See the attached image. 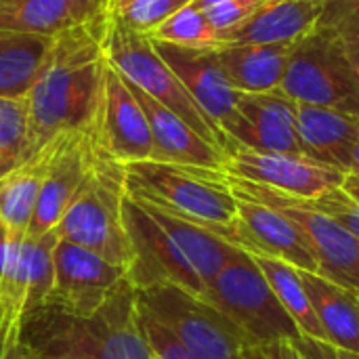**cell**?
Segmentation results:
<instances>
[{"label":"cell","instance_id":"cell-3","mask_svg":"<svg viewBox=\"0 0 359 359\" xmlns=\"http://www.w3.org/2000/svg\"><path fill=\"white\" fill-rule=\"evenodd\" d=\"M23 347H61L86 359H154L137 318V292L124 286L93 318L42 309L23 324Z\"/></svg>","mask_w":359,"mask_h":359},{"label":"cell","instance_id":"cell-7","mask_svg":"<svg viewBox=\"0 0 359 359\" xmlns=\"http://www.w3.org/2000/svg\"><path fill=\"white\" fill-rule=\"evenodd\" d=\"M292 101L339 109L359 118V76L339 36L316 25L290 55L282 86Z\"/></svg>","mask_w":359,"mask_h":359},{"label":"cell","instance_id":"cell-2","mask_svg":"<svg viewBox=\"0 0 359 359\" xmlns=\"http://www.w3.org/2000/svg\"><path fill=\"white\" fill-rule=\"evenodd\" d=\"M126 196L210 229L236 246L238 200L223 170L143 160L124 164Z\"/></svg>","mask_w":359,"mask_h":359},{"label":"cell","instance_id":"cell-11","mask_svg":"<svg viewBox=\"0 0 359 359\" xmlns=\"http://www.w3.org/2000/svg\"><path fill=\"white\" fill-rule=\"evenodd\" d=\"M122 215L130 242V263L126 267L128 284L137 292L170 284L200 297L204 282L143 204L126 196Z\"/></svg>","mask_w":359,"mask_h":359},{"label":"cell","instance_id":"cell-41","mask_svg":"<svg viewBox=\"0 0 359 359\" xmlns=\"http://www.w3.org/2000/svg\"><path fill=\"white\" fill-rule=\"evenodd\" d=\"M349 172L359 175V141L358 145H355V149H353V158H351V168H349Z\"/></svg>","mask_w":359,"mask_h":359},{"label":"cell","instance_id":"cell-37","mask_svg":"<svg viewBox=\"0 0 359 359\" xmlns=\"http://www.w3.org/2000/svg\"><path fill=\"white\" fill-rule=\"evenodd\" d=\"M263 349L269 359H303L301 353L297 351L294 343H290V341H282V343H276V345H269Z\"/></svg>","mask_w":359,"mask_h":359},{"label":"cell","instance_id":"cell-12","mask_svg":"<svg viewBox=\"0 0 359 359\" xmlns=\"http://www.w3.org/2000/svg\"><path fill=\"white\" fill-rule=\"evenodd\" d=\"M225 175L259 183L288 196L316 200L343 187L347 172L322 164L309 156L257 151L229 141L225 149Z\"/></svg>","mask_w":359,"mask_h":359},{"label":"cell","instance_id":"cell-31","mask_svg":"<svg viewBox=\"0 0 359 359\" xmlns=\"http://www.w3.org/2000/svg\"><path fill=\"white\" fill-rule=\"evenodd\" d=\"M194 2L204 13L212 29L223 38L227 32L238 27L269 0H194Z\"/></svg>","mask_w":359,"mask_h":359},{"label":"cell","instance_id":"cell-19","mask_svg":"<svg viewBox=\"0 0 359 359\" xmlns=\"http://www.w3.org/2000/svg\"><path fill=\"white\" fill-rule=\"evenodd\" d=\"M326 0H269L227 32L221 44H294L320 21Z\"/></svg>","mask_w":359,"mask_h":359},{"label":"cell","instance_id":"cell-29","mask_svg":"<svg viewBox=\"0 0 359 359\" xmlns=\"http://www.w3.org/2000/svg\"><path fill=\"white\" fill-rule=\"evenodd\" d=\"M27 147V99L0 97V177L23 164Z\"/></svg>","mask_w":359,"mask_h":359},{"label":"cell","instance_id":"cell-6","mask_svg":"<svg viewBox=\"0 0 359 359\" xmlns=\"http://www.w3.org/2000/svg\"><path fill=\"white\" fill-rule=\"evenodd\" d=\"M105 53L114 69L128 84L137 86L139 90H143L145 95L175 111L208 143L217 145L223 151L227 149L229 141L225 139V135L206 118V114L191 99L183 82L177 78V74L156 53L149 36L137 34L109 19Z\"/></svg>","mask_w":359,"mask_h":359},{"label":"cell","instance_id":"cell-24","mask_svg":"<svg viewBox=\"0 0 359 359\" xmlns=\"http://www.w3.org/2000/svg\"><path fill=\"white\" fill-rule=\"evenodd\" d=\"M143 204V202H139ZM143 208L162 225V229L170 236V240L179 246L183 257L189 261V265L196 269L204 286L215 280V276L238 255V246L225 242L217 233H212L206 227H200L191 221H185L181 217H175L166 210H160L156 206L143 204Z\"/></svg>","mask_w":359,"mask_h":359},{"label":"cell","instance_id":"cell-39","mask_svg":"<svg viewBox=\"0 0 359 359\" xmlns=\"http://www.w3.org/2000/svg\"><path fill=\"white\" fill-rule=\"evenodd\" d=\"M343 189L355 200L359 204V175H353V172H347L345 181H343Z\"/></svg>","mask_w":359,"mask_h":359},{"label":"cell","instance_id":"cell-23","mask_svg":"<svg viewBox=\"0 0 359 359\" xmlns=\"http://www.w3.org/2000/svg\"><path fill=\"white\" fill-rule=\"evenodd\" d=\"M326 341L359 353V297L309 271H299Z\"/></svg>","mask_w":359,"mask_h":359},{"label":"cell","instance_id":"cell-10","mask_svg":"<svg viewBox=\"0 0 359 359\" xmlns=\"http://www.w3.org/2000/svg\"><path fill=\"white\" fill-rule=\"evenodd\" d=\"M124 286H128L126 267L57 238L53 246V288L46 309L86 320L103 309Z\"/></svg>","mask_w":359,"mask_h":359},{"label":"cell","instance_id":"cell-32","mask_svg":"<svg viewBox=\"0 0 359 359\" xmlns=\"http://www.w3.org/2000/svg\"><path fill=\"white\" fill-rule=\"evenodd\" d=\"M137 318L141 334L147 341L154 358L158 359H198L166 326H162L156 318H151L137 301Z\"/></svg>","mask_w":359,"mask_h":359},{"label":"cell","instance_id":"cell-15","mask_svg":"<svg viewBox=\"0 0 359 359\" xmlns=\"http://www.w3.org/2000/svg\"><path fill=\"white\" fill-rule=\"evenodd\" d=\"M95 145L120 164L151 160L154 139L130 84L109 63L101 111L93 133Z\"/></svg>","mask_w":359,"mask_h":359},{"label":"cell","instance_id":"cell-9","mask_svg":"<svg viewBox=\"0 0 359 359\" xmlns=\"http://www.w3.org/2000/svg\"><path fill=\"white\" fill-rule=\"evenodd\" d=\"M137 301L198 359H244L257 347L221 311L183 288L168 284L139 290Z\"/></svg>","mask_w":359,"mask_h":359},{"label":"cell","instance_id":"cell-34","mask_svg":"<svg viewBox=\"0 0 359 359\" xmlns=\"http://www.w3.org/2000/svg\"><path fill=\"white\" fill-rule=\"evenodd\" d=\"M318 25L334 36H359V0H326Z\"/></svg>","mask_w":359,"mask_h":359},{"label":"cell","instance_id":"cell-42","mask_svg":"<svg viewBox=\"0 0 359 359\" xmlns=\"http://www.w3.org/2000/svg\"><path fill=\"white\" fill-rule=\"evenodd\" d=\"M8 359H29L27 351L23 349V343H21V347H19V349H17V351H15V353H13Z\"/></svg>","mask_w":359,"mask_h":359},{"label":"cell","instance_id":"cell-4","mask_svg":"<svg viewBox=\"0 0 359 359\" xmlns=\"http://www.w3.org/2000/svg\"><path fill=\"white\" fill-rule=\"evenodd\" d=\"M124 164L101 149L55 233L114 265L128 267L130 242L124 227Z\"/></svg>","mask_w":359,"mask_h":359},{"label":"cell","instance_id":"cell-16","mask_svg":"<svg viewBox=\"0 0 359 359\" xmlns=\"http://www.w3.org/2000/svg\"><path fill=\"white\" fill-rule=\"evenodd\" d=\"M151 44L156 53L164 59V63L183 82L191 99L206 114V118L223 133L225 124L236 114V101L240 93L231 86L217 48L181 46L162 40H151Z\"/></svg>","mask_w":359,"mask_h":359},{"label":"cell","instance_id":"cell-8","mask_svg":"<svg viewBox=\"0 0 359 359\" xmlns=\"http://www.w3.org/2000/svg\"><path fill=\"white\" fill-rule=\"evenodd\" d=\"M227 181L233 191L259 200L282 212L288 221H292L297 229L305 236L316 257L318 276L359 297V238L347 231L326 212L313 208L303 198L288 196L284 191L250 183L244 179H236L229 175Z\"/></svg>","mask_w":359,"mask_h":359},{"label":"cell","instance_id":"cell-33","mask_svg":"<svg viewBox=\"0 0 359 359\" xmlns=\"http://www.w3.org/2000/svg\"><path fill=\"white\" fill-rule=\"evenodd\" d=\"M313 208L326 212L332 217L337 223H341L347 231H351L355 238H359V204L343 189H332L316 200H307Z\"/></svg>","mask_w":359,"mask_h":359},{"label":"cell","instance_id":"cell-25","mask_svg":"<svg viewBox=\"0 0 359 359\" xmlns=\"http://www.w3.org/2000/svg\"><path fill=\"white\" fill-rule=\"evenodd\" d=\"M53 38L0 27V97H23L48 57Z\"/></svg>","mask_w":359,"mask_h":359},{"label":"cell","instance_id":"cell-36","mask_svg":"<svg viewBox=\"0 0 359 359\" xmlns=\"http://www.w3.org/2000/svg\"><path fill=\"white\" fill-rule=\"evenodd\" d=\"M23 349L27 351L29 359H86L78 355V353H74V351H69V349H61V347H42V349L23 347Z\"/></svg>","mask_w":359,"mask_h":359},{"label":"cell","instance_id":"cell-1","mask_svg":"<svg viewBox=\"0 0 359 359\" xmlns=\"http://www.w3.org/2000/svg\"><path fill=\"white\" fill-rule=\"evenodd\" d=\"M109 17L53 36L40 76L27 99V147L23 162L40 156L65 135L93 137L109 59L105 53Z\"/></svg>","mask_w":359,"mask_h":359},{"label":"cell","instance_id":"cell-13","mask_svg":"<svg viewBox=\"0 0 359 359\" xmlns=\"http://www.w3.org/2000/svg\"><path fill=\"white\" fill-rule=\"evenodd\" d=\"M44 151H48V168L42 179L34 219L27 231V238L34 240L44 238L57 229L65 210L78 196L99 154V147L90 135L80 133L57 139Z\"/></svg>","mask_w":359,"mask_h":359},{"label":"cell","instance_id":"cell-40","mask_svg":"<svg viewBox=\"0 0 359 359\" xmlns=\"http://www.w3.org/2000/svg\"><path fill=\"white\" fill-rule=\"evenodd\" d=\"M244 359H269V358H267V353H265V349H263V347H250V349L246 351V358Z\"/></svg>","mask_w":359,"mask_h":359},{"label":"cell","instance_id":"cell-17","mask_svg":"<svg viewBox=\"0 0 359 359\" xmlns=\"http://www.w3.org/2000/svg\"><path fill=\"white\" fill-rule=\"evenodd\" d=\"M233 191V189H231ZM238 200L236 246L250 255L280 259L299 271L318 273L316 257L292 221L276 208L233 191Z\"/></svg>","mask_w":359,"mask_h":359},{"label":"cell","instance_id":"cell-5","mask_svg":"<svg viewBox=\"0 0 359 359\" xmlns=\"http://www.w3.org/2000/svg\"><path fill=\"white\" fill-rule=\"evenodd\" d=\"M200 299L221 311L257 347L282 341L294 343L303 337L246 250H238L215 280L204 286Z\"/></svg>","mask_w":359,"mask_h":359},{"label":"cell","instance_id":"cell-14","mask_svg":"<svg viewBox=\"0 0 359 359\" xmlns=\"http://www.w3.org/2000/svg\"><path fill=\"white\" fill-rule=\"evenodd\" d=\"M223 135L248 149L305 156L297 128V101L282 88L240 93L236 114L225 124Z\"/></svg>","mask_w":359,"mask_h":359},{"label":"cell","instance_id":"cell-38","mask_svg":"<svg viewBox=\"0 0 359 359\" xmlns=\"http://www.w3.org/2000/svg\"><path fill=\"white\" fill-rule=\"evenodd\" d=\"M341 46L359 76V36H339Z\"/></svg>","mask_w":359,"mask_h":359},{"label":"cell","instance_id":"cell-35","mask_svg":"<svg viewBox=\"0 0 359 359\" xmlns=\"http://www.w3.org/2000/svg\"><path fill=\"white\" fill-rule=\"evenodd\" d=\"M294 347L303 359H359V353L341 349L328 341H318L309 337H301L299 341H294Z\"/></svg>","mask_w":359,"mask_h":359},{"label":"cell","instance_id":"cell-27","mask_svg":"<svg viewBox=\"0 0 359 359\" xmlns=\"http://www.w3.org/2000/svg\"><path fill=\"white\" fill-rule=\"evenodd\" d=\"M252 259L257 261L259 269L263 271L265 280L269 282V286H271L273 294L278 297V301L282 303V307L294 320L299 332L309 339L326 341V334L320 326L316 309H313V305L305 292V286L301 282L299 269L280 259H269V257H259V255H252Z\"/></svg>","mask_w":359,"mask_h":359},{"label":"cell","instance_id":"cell-28","mask_svg":"<svg viewBox=\"0 0 359 359\" xmlns=\"http://www.w3.org/2000/svg\"><path fill=\"white\" fill-rule=\"evenodd\" d=\"M149 38L181 46H221V36L212 29V25L194 0L179 8L175 15H170L164 23H160L149 34Z\"/></svg>","mask_w":359,"mask_h":359},{"label":"cell","instance_id":"cell-18","mask_svg":"<svg viewBox=\"0 0 359 359\" xmlns=\"http://www.w3.org/2000/svg\"><path fill=\"white\" fill-rule=\"evenodd\" d=\"M133 93L137 101L141 103L151 139H154V156L156 162H170L181 166H198V168H210V170H223L225 172V151L217 145L208 143L204 137H200L185 120H181L175 111L133 86Z\"/></svg>","mask_w":359,"mask_h":359},{"label":"cell","instance_id":"cell-22","mask_svg":"<svg viewBox=\"0 0 359 359\" xmlns=\"http://www.w3.org/2000/svg\"><path fill=\"white\" fill-rule=\"evenodd\" d=\"M294 44H221L217 53L238 93H269L282 86Z\"/></svg>","mask_w":359,"mask_h":359},{"label":"cell","instance_id":"cell-21","mask_svg":"<svg viewBox=\"0 0 359 359\" xmlns=\"http://www.w3.org/2000/svg\"><path fill=\"white\" fill-rule=\"evenodd\" d=\"M297 128L305 156L349 172L359 141V118L328 107L297 103Z\"/></svg>","mask_w":359,"mask_h":359},{"label":"cell","instance_id":"cell-26","mask_svg":"<svg viewBox=\"0 0 359 359\" xmlns=\"http://www.w3.org/2000/svg\"><path fill=\"white\" fill-rule=\"evenodd\" d=\"M46 168L48 151H42L0 177V223L13 238H27Z\"/></svg>","mask_w":359,"mask_h":359},{"label":"cell","instance_id":"cell-43","mask_svg":"<svg viewBox=\"0 0 359 359\" xmlns=\"http://www.w3.org/2000/svg\"><path fill=\"white\" fill-rule=\"evenodd\" d=\"M154 359H158V358H154Z\"/></svg>","mask_w":359,"mask_h":359},{"label":"cell","instance_id":"cell-30","mask_svg":"<svg viewBox=\"0 0 359 359\" xmlns=\"http://www.w3.org/2000/svg\"><path fill=\"white\" fill-rule=\"evenodd\" d=\"M189 2L191 0H109L107 15L114 23L149 36L160 23Z\"/></svg>","mask_w":359,"mask_h":359},{"label":"cell","instance_id":"cell-20","mask_svg":"<svg viewBox=\"0 0 359 359\" xmlns=\"http://www.w3.org/2000/svg\"><path fill=\"white\" fill-rule=\"evenodd\" d=\"M109 0H0V27L38 36L107 19Z\"/></svg>","mask_w":359,"mask_h":359}]
</instances>
